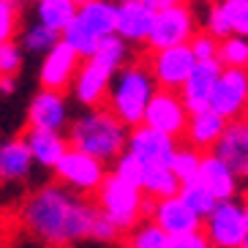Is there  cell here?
<instances>
[{
  "label": "cell",
  "instance_id": "ab89813d",
  "mask_svg": "<svg viewBox=\"0 0 248 248\" xmlns=\"http://www.w3.org/2000/svg\"><path fill=\"white\" fill-rule=\"evenodd\" d=\"M6 3H11V6H16V8H19V3H22V0H6Z\"/></svg>",
  "mask_w": 248,
  "mask_h": 248
},
{
  "label": "cell",
  "instance_id": "d6a6232c",
  "mask_svg": "<svg viewBox=\"0 0 248 248\" xmlns=\"http://www.w3.org/2000/svg\"><path fill=\"white\" fill-rule=\"evenodd\" d=\"M112 172H115L117 177H123V180H128V183H134V186H139V188H142V180H145V164H142V161H139L134 153L123 150V153L115 158Z\"/></svg>",
  "mask_w": 248,
  "mask_h": 248
},
{
  "label": "cell",
  "instance_id": "603a6c76",
  "mask_svg": "<svg viewBox=\"0 0 248 248\" xmlns=\"http://www.w3.org/2000/svg\"><path fill=\"white\" fill-rule=\"evenodd\" d=\"M77 16L101 38L117 33V0H88L79 6Z\"/></svg>",
  "mask_w": 248,
  "mask_h": 248
},
{
  "label": "cell",
  "instance_id": "4dcf8cb0",
  "mask_svg": "<svg viewBox=\"0 0 248 248\" xmlns=\"http://www.w3.org/2000/svg\"><path fill=\"white\" fill-rule=\"evenodd\" d=\"M218 60L224 68H246L248 71V36L232 33V36L221 38Z\"/></svg>",
  "mask_w": 248,
  "mask_h": 248
},
{
  "label": "cell",
  "instance_id": "7402d4cb",
  "mask_svg": "<svg viewBox=\"0 0 248 248\" xmlns=\"http://www.w3.org/2000/svg\"><path fill=\"white\" fill-rule=\"evenodd\" d=\"M33 153L28 147V139L16 137L0 145V180L6 183H19L30 175L33 169Z\"/></svg>",
  "mask_w": 248,
  "mask_h": 248
},
{
  "label": "cell",
  "instance_id": "836d02e7",
  "mask_svg": "<svg viewBox=\"0 0 248 248\" xmlns=\"http://www.w3.org/2000/svg\"><path fill=\"white\" fill-rule=\"evenodd\" d=\"M22 58H25L22 44H16L14 38L11 41H0V74L16 77L19 68H22Z\"/></svg>",
  "mask_w": 248,
  "mask_h": 248
},
{
  "label": "cell",
  "instance_id": "3957f363",
  "mask_svg": "<svg viewBox=\"0 0 248 248\" xmlns=\"http://www.w3.org/2000/svg\"><path fill=\"white\" fill-rule=\"evenodd\" d=\"M155 90H158V82H155L150 66L139 63V60H131V63H123L115 71L104 104L128 128H134V125H139L145 120V109H147V104H150Z\"/></svg>",
  "mask_w": 248,
  "mask_h": 248
},
{
  "label": "cell",
  "instance_id": "52a82bcc",
  "mask_svg": "<svg viewBox=\"0 0 248 248\" xmlns=\"http://www.w3.org/2000/svg\"><path fill=\"white\" fill-rule=\"evenodd\" d=\"M107 175H109L107 172V161L95 158V155L85 153V150H77V147H68L66 155L55 167L58 183L79 191V194H95V191L101 188V183Z\"/></svg>",
  "mask_w": 248,
  "mask_h": 248
},
{
  "label": "cell",
  "instance_id": "7bdbcfd3",
  "mask_svg": "<svg viewBox=\"0 0 248 248\" xmlns=\"http://www.w3.org/2000/svg\"><path fill=\"white\" fill-rule=\"evenodd\" d=\"M243 117H246V120H248V109H246V115H243Z\"/></svg>",
  "mask_w": 248,
  "mask_h": 248
},
{
  "label": "cell",
  "instance_id": "cb8c5ba5",
  "mask_svg": "<svg viewBox=\"0 0 248 248\" xmlns=\"http://www.w3.org/2000/svg\"><path fill=\"white\" fill-rule=\"evenodd\" d=\"M169 243H172V234L155 224L150 216L137 221L125 234V248H169Z\"/></svg>",
  "mask_w": 248,
  "mask_h": 248
},
{
  "label": "cell",
  "instance_id": "e0dca14e",
  "mask_svg": "<svg viewBox=\"0 0 248 248\" xmlns=\"http://www.w3.org/2000/svg\"><path fill=\"white\" fill-rule=\"evenodd\" d=\"M155 11L145 0H120L117 3V36L128 44H145L155 22Z\"/></svg>",
  "mask_w": 248,
  "mask_h": 248
},
{
  "label": "cell",
  "instance_id": "2e32d148",
  "mask_svg": "<svg viewBox=\"0 0 248 248\" xmlns=\"http://www.w3.org/2000/svg\"><path fill=\"white\" fill-rule=\"evenodd\" d=\"M221 71H224V66H221L218 58L197 60L194 71L188 74L186 85L180 88V95L186 101V107H188V112H202L210 107V95H213V88H216Z\"/></svg>",
  "mask_w": 248,
  "mask_h": 248
},
{
  "label": "cell",
  "instance_id": "6da1fadb",
  "mask_svg": "<svg viewBox=\"0 0 248 248\" xmlns=\"http://www.w3.org/2000/svg\"><path fill=\"white\" fill-rule=\"evenodd\" d=\"M98 216H101L98 204L85 202L79 191L63 183L38 188L22 207V224L46 246H68L93 237Z\"/></svg>",
  "mask_w": 248,
  "mask_h": 248
},
{
  "label": "cell",
  "instance_id": "8fae6325",
  "mask_svg": "<svg viewBox=\"0 0 248 248\" xmlns=\"http://www.w3.org/2000/svg\"><path fill=\"white\" fill-rule=\"evenodd\" d=\"M210 109L226 120H237L248 109V71L246 68H224L213 88Z\"/></svg>",
  "mask_w": 248,
  "mask_h": 248
},
{
  "label": "cell",
  "instance_id": "d590c367",
  "mask_svg": "<svg viewBox=\"0 0 248 248\" xmlns=\"http://www.w3.org/2000/svg\"><path fill=\"white\" fill-rule=\"evenodd\" d=\"M19 28V8L0 0V41H11Z\"/></svg>",
  "mask_w": 248,
  "mask_h": 248
},
{
  "label": "cell",
  "instance_id": "4fadbf2b",
  "mask_svg": "<svg viewBox=\"0 0 248 248\" xmlns=\"http://www.w3.org/2000/svg\"><path fill=\"white\" fill-rule=\"evenodd\" d=\"M82 55L74 46H68L63 38L58 44L52 46L49 52L44 55L41 60V68H38V82L41 88H49V90H66L74 85V77L82 66Z\"/></svg>",
  "mask_w": 248,
  "mask_h": 248
},
{
  "label": "cell",
  "instance_id": "ba28073f",
  "mask_svg": "<svg viewBox=\"0 0 248 248\" xmlns=\"http://www.w3.org/2000/svg\"><path fill=\"white\" fill-rule=\"evenodd\" d=\"M147 66L153 71L158 88L164 90H177L186 85L188 74L197 66V55L191 49V44H177V46H167V49H153Z\"/></svg>",
  "mask_w": 248,
  "mask_h": 248
},
{
  "label": "cell",
  "instance_id": "44dd1931",
  "mask_svg": "<svg viewBox=\"0 0 248 248\" xmlns=\"http://www.w3.org/2000/svg\"><path fill=\"white\" fill-rule=\"evenodd\" d=\"M25 139H28V147L33 153V161L38 167L44 169H55L58 161L66 155L68 145V137H63V131H52V128H36L30 125L25 131Z\"/></svg>",
  "mask_w": 248,
  "mask_h": 248
},
{
  "label": "cell",
  "instance_id": "74e56055",
  "mask_svg": "<svg viewBox=\"0 0 248 248\" xmlns=\"http://www.w3.org/2000/svg\"><path fill=\"white\" fill-rule=\"evenodd\" d=\"M204 30L207 33H213V36H218V38H226V36H232V30H229V22H226V16L224 11H221V6L216 3V6L207 11V25H204Z\"/></svg>",
  "mask_w": 248,
  "mask_h": 248
},
{
  "label": "cell",
  "instance_id": "f546056e",
  "mask_svg": "<svg viewBox=\"0 0 248 248\" xmlns=\"http://www.w3.org/2000/svg\"><path fill=\"white\" fill-rule=\"evenodd\" d=\"M177 194H180V197L186 199V202H188L202 218H207V216L213 213V207L218 204V199L213 197V191L207 188L199 177L197 180H188V183H180V191H177Z\"/></svg>",
  "mask_w": 248,
  "mask_h": 248
},
{
  "label": "cell",
  "instance_id": "ee69618b",
  "mask_svg": "<svg viewBox=\"0 0 248 248\" xmlns=\"http://www.w3.org/2000/svg\"><path fill=\"white\" fill-rule=\"evenodd\" d=\"M28 3H38V0H28Z\"/></svg>",
  "mask_w": 248,
  "mask_h": 248
},
{
  "label": "cell",
  "instance_id": "e575fe53",
  "mask_svg": "<svg viewBox=\"0 0 248 248\" xmlns=\"http://www.w3.org/2000/svg\"><path fill=\"white\" fill-rule=\"evenodd\" d=\"M188 44L194 49V55H197V60H213V58H218L221 38L207 33V30H202V33H194V38H191Z\"/></svg>",
  "mask_w": 248,
  "mask_h": 248
},
{
  "label": "cell",
  "instance_id": "f6af8a7d",
  "mask_svg": "<svg viewBox=\"0 0 248 248\" xmlns=\"http://www.w3.org/2000/svg\"><path fill=\"white\" fill-rule=\"evenodd\" d=\"M246 248H248V243H246Z\"/></svg>",
  "mask_w": 248,
  "mask_h": 248
},
{
  "label": "cell",
  "instance_id": "30bf717a",
  "mask_svg": "<svg viewBox=\"0 0 248 248\" xmlns=\"http://www.w3.org/2000/svg\"><path fill=\"white\" fill-rule=\"evenodd\" d=\"M117 68L112 63H107L98 55H90L85 58V63L79 66L77 77H74L71 93L74 98L82 104V107H98V104L107 101V93H109L112 77H115Z\"/></svg>",
  "mask_w": 248,
  "mask_h": 248
},
{
  "label": "cell",
  "instance_id": "9c48e42d",
  "mask_svg": "<svg viewBox=\"0 0 248 248\" xmlns=\"http://www.w3.org/2000/svg\"><path fill=\"white\" fill-rule=\"evenodd\" d=\"M188 115L191 112L177 90L158 88L153 93V98H150V104H147L142 123L150 125V128H158V131L169 134V137L180 139L186 134V125H188Z\"/></svg>",
  "mask_w": 248,
  "mask_h": 248
},
{
  "label": "cell",
  "instance_id": "d6986e66",
  "mask_svg": "<svg viewBox=\"0 0 248 248\" xmlns=\"http://www.w3.org/2000/svg\"><path fill=\"white\" fill-rule=\"evenodd\" d=\"M199 180L213 191V197L218 199H237L240 191V177L234 175V169L226 164L221 155L210 153L202 155V169H199Z\"/></svg>",
  "mask_w": 248,
  "mask_h": 248
},
{
  "label": "cell",
  "instance_id": "9a60e30c",
  "mask_svg": "<svg viewBox=\"0 0 248 248\" xmlns=\"http://www.w3.org/2000/svg\"><path fill=\"white\" fill-rule=\"evenodd\" d=\"M150 218L158 226H164L169 234H183V232H191V229H202V221H204L180 194L153 199V204H150Z\"/></svg>",
  "mask_w": 248,
  "mask_h": 248
},
{
  "label": "cell",
  "instance_id": "277c9868",
  "mask_svg": "<svg viewBox=\"0 0 248 248\" xmlns=\"http://www.w3.org/2000/svg\"><path fill=\"white\" fill-rule=\"evenodd\" d=\"M95 199H98V207L123 232H128L137 221L147 218L150 216V204H153V199L147 197L139 186L117 177L115 172H109V175L104 177L101 188L95 191Z\"/></svg>",
  "mask_w": 248,
  "mask_h": 248
},
{
  "label": "cell",
  "instance_id": "8992f818",
  "mask_svg": "<svg viewBox=\"0 0 248 248\" xmlns=\"http://www.w3.org/2000/svg\"><path fill=\"white\" fill-rule=\"evenodd\" d=\"M197 33V19L186 3H172L155 11V22L153 30L147 36V49H167V46H177V44H188Z\"/></svg>",
  "mask_w": 248,
  "mask_h": 248
},
{
  "label": "cell",
  "instance_id": "f35d334b",
  "mask_svg": "<svg viewBox=\"0 0 248 248\" xmlns=\"http://www.w3.org/2000/svg\"><path fill=\"white\" fill-rule=\"evenodd\" d=\"M16 88L14 77H8V74H0V95H11Z\"/></svg>",
  "mask_w": 248,
  "mask_h": 248
},
{
  "label": "cell",
  "instance_id": "5bb4252c",
  "mask_svg": "<svg viewBox=\"0 0 248 248\" xmlns=\"http://www.w3.org/2000/svg\"><path fill=\"white\" fill-rule=\"evenodd\" d=\"M71 117H68V101L63 90L41 88L28 107V125L36 128H52V131H66Z\"/></svg>",
  "mask_w": 248,
  "mask_h": 248
},
{
  "label": "cell",
  "instance_id": "d4e9b609",
  "mask_svg": "<svg viewBox=\"0 0 248 248\" xmlns=\"http://www.w3.org/2000/svg\"><path fill=\"white\" fill-rule=\"evenodd\" d=\"M77 14H79L77 0H38L36 3V19H41L44 25L60 30V33L77 19Z\"/></svg>",
  "mask_w": 248,
  "mask_h": 248
},
{
  "label": "cell",
  "instance_id": "b9f144b4",
  "mask_svg": "<svg viewBox=\"0 0 248 248\" xmlns=\"http://www.w3.org/2000/svg\"><path fill=\"white\" fill-rule=\"evenodd\" d=\"M77 3H79V6H82V3H88V0H77Z\"/></svg>",
  "mask_w": 248,
  "mask_h": 248
},
{
  "label": "cell",
  "instance_id": "7c38bea8",
  "mask_svg": "<svg viewBox=\"0 0 248 248\" xmlns=\"http://www.w3.org/2000/svg\"><path fill=\"white\" fill-rule=\"evenodd\" d=\"M125 150L137 155L145 167H169L172 164V155L177 150V139L158 131V128H150V125L139 123L128 131V145H125Z\"/></svg>",
  "mask_w": 248,
  "mask_h": 248
},
{
  "label": "cell",
  "instance_id": "5b68a950",
  "mask_svg": "<svg viewBox=\"0 0 248 248\" xmlns=\"http://www.w3.org/2000/svg\"><path fill=\"white\" fill-rule=\"evenodd\" d=\"M202 229L207 232L213 248H246L248 243V224L246 207L237 204V199H221L213 213L202 221Z\"/></svg>",
  "mask_w": 248,
  "mask_h": 248
},
{
  "label": "cell",
  "instance_id": "4316f807",
  "mask_svg": "<svg viewBox=\"0 0 248 248\" xmlns=\"http://www.w3.org/2000/svg\"><path fill=\"white\" fill-rule=\"evenodd\" d=\"M60 38H63L60 30H55L49 25H44L41 19H36L33 25H28L22 30V49L30 52V55H46Z\"/></svg>",
  "mask_w": 248,
  "mask_h": 248
},
{
  "label": "cell",
  "instance_id": "8d00e7d4",
  "mask_svg": "<svg viewBox=\"0 0 248 248\" xmlns=\"http://www.w3.org/2000/svg\"><path fill=\"white\" fill-rule=\"evenodd\" d=\"M169 248H213V243L204 229H191V232L183 234H172Z\"/></svg>",
  "mask_w": 248,
  "mask_h": 248
},
{
  "label": "cell",
  "instance_id": "83f0119b",
  "mask_svg": "<svg viewBox=\"0 0 248 248\" xmlns=\"http://www.w3.org/2000/svg\"><path fill=\"white\" fill-rule=\"evenodd\" d=\"M202 150H197L194 145H177L175 155H172V164L169 169L175 172V177L180 183H188V180H197L199 177V169H202Z\"/></svg>",
  "mask_w": 248,
  "mask_h": 248
},
{
  "label": "cell",
  "instance_id": "f1b7e54d",
  "mask_svg": "<svg viewBox=\"0 0 248 248\" xmlns=\"http://www.w3.org/2000/svg\"><path fill=\"white\" fill-rule=\"evenodd\" d=\"M63 41H66L68 46H74L82 58H90V55H95V49H98V44H101V36H95L93 30L77 16V19L63 30Z\"/></svg>",
  "mask_w": 248,
  "mask_h": 248
},
{
  "label": "cell",
  "instance_id": "1f68e13d",
  "mask_svg": "<svg viewBox=\"0 0 248 248\" xmlns=\"http://www.w3.org/2000/svg\"><path fill=\"white\" fill-rule=\"evenodd\" d=\"M229 30L237 36H248V0H218Z\"/></svg>",
  "mask_w": 248,
  "mask_h": 248
},
{
  "label": "cell",
  "instance_id": "484cf974",
  "mask_svg": "<svg viewBox=\"0 0 248 248\" xmlns=\"http://www.w3.org/2000/svg\"><path fill=\"white\" fill-rule=\"evenodd\" d=\"M142 191L150 199H164L175 197L180 191V180L169 167H145V180H142Z\"/></svg>",
  "mask_w": 248,
  "mask_h": 248
},
{
  "label": "cell",
  "instance_id": "ac0fdd59",
  "mask_svg": "<svg viewBox=\"0 0 248 248\" xmlns=\"http://www.w3.org/2000/svg\"><path fill=\"white\" fill-rule=\"evenodd\" d=\"M213 153L234 169V175L240 180H248V120L237 117V120H226V128L221 134L218 145L213 147Z\"/></svg>",
  "mask_w": 248,
  "mask_h": 248
},
{
  "label": "cell",
  "instance_id": "60d3db41",
  "mask_svg": "<svg viewBox=\"0 0 248 248\" xmlns=\"http://www.w3.org/2000/svg\"><path fill=\"white\" fill-rule=\"evenodd\" d=\"M243 207H246V224H248V202H246V204H243Z\"/></svg>",
  "mask_w": 248,
  "mask_h": 248
},
{
  "label": "cell",
  "instance_id": "7a4b0ae2",
  "mask_svg": "<svg viewBox=\"0 0 248 248\" xmlns=\"http://www.w3.org/2000/svg\"><path fill=\"white\" fill-rule=\"evenodd\" d=\"M128 131L131 128L109 107L98 104L68 123V145L101 161H115L128 145Z\"/></svg>",
  "mask_w": 248,
  "mask_h": 248
},
{
  "label": "cell",
  "instance_id": "ffe728a7",
  "mask_svg": "<svg viewBox=\"0 0 248 248\" xmlns=\"http://www.w3.org/2000/svg\"><path fill=\"white\" fill-rule=\"evenodd\" d=\"M226 128V117H221L216 109H202V112H191L188 115V125H186V134L183 139L194 145L202 153H210L213 147L218 145L221 134Z\"/></svg>",
  "mask_w": 248,
  "mask_h": 248
}]
</instances>
